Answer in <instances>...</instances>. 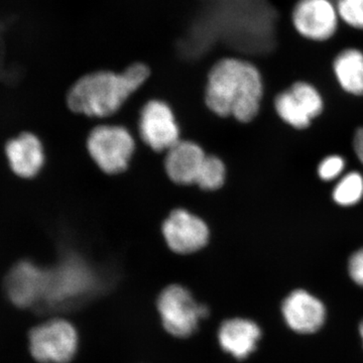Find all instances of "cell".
Segmentation results:
<instances>
[{
    "label": "cell",
    "instance_id": "e0dca14e",
    "mask_svg": "<svg viewBox=\"0 0 363 363\" xmlns=\"http://www.w3.org/2000/svg\"><path fill=\"white\" fill-rule=\"evenodd\" d=\"M334 202L339 206L350 207L362 201L363 198V176L358 172H350L336 184L332 193Z\"/></svg>",
    "mask_w": 363,
    "mask_h": 363
},
{
    "label": "cell",
    "instance_id": "52a82bcc",
    "mask_svg": "<svg viewBox=\"0 0 363 363\" xmlns=\"http://www.w3.org/2000/svg\"><path fill=\"white\" fill-rule=\"evenodd\" d=\"M291 18L301 37L317 43L332 39L341 23L334 0H298Z\"/></svg>",
    "mask_w": 363,
    "mask_h": 363
},
{
    "label": "cell",
    "instance_id": "d6986e66",
    "mask_svg": "<svg viewBox=\"0 0 363 363\" xmlns=\"http://www.w3.org/2000/svg\"><path fill=\"white\" fill-rule=\"evenodd\" d=\"M226 178V168L220 159L214 156H207L197 185L204 190H217L223 186Z\"/></svg>",
    "mask_w": 363,
    "mask_h": 363
},
{
    "label": "cell",
    "instance_id": "cb8c5ba5",
    "mask_svg": "<svg viewBox=\"0 0 363 363\" xmlns=\"http://www.w3.org/2000/svg\"><path fill=\"white\" fill-rule=\"evenodd\" d=\"M359 333H360V336H362V341H363V321L362 322V324H360V326H359Z\"/></svg>",
    "mask_w": 363,
    "mask_h": 363
},
{
    "label": "cell",
    "instance_id": "8992f818",
    "mask_svg": "<svg viewBox=\"0 0 363 363\" xmlns=\"http://www.w3.org/2000/svg\"><path fill=\"white\" fill-rule=\"evenodd\" d=\"M157 309L164 329L176 337H188L194 333L200 320L208 314L206 307L198 304L187 289L178 285L162 291Z\"/></svg>",
    "mask_w": 363,
    "mask_h": 363
},
{
    "label": "cell",
    "instance_id": "7a4b0ae2",
    "mask_svg": "<svg viewBox=\"0 0 363 363\" xmlns=\"http://www.w3.org/2000/svg\"><path fill=\"white\" fill-rule=\"evenodd\" d=\"M149 67L133 64L123 73L94 72L79 79L67 96L71 111L88 116L116 113L125 100L150 77Z\"/></svg>",
    "mask_w": 363,
    "mask_h": 363
},
{
    "label": "cell",
    "instance_id": "3957f363",
    "mask_svg": "<svg viewBox=\"0 0 363 363\" xmlns=\"http://www.w3.org/2000/svg\"><path fill=\"white\" fill-rule=\"evenodd\" d=\"M98 276L80 255L67 252L52 267H48L44 303L64 307L89 296L98 286Z\"/></svg>",
    "mask_w": 363,
    "mask_h": 363
},
{
    "label": "cell",
    "instance_id": "7402d4cb",
    "mask_svg": "<svg viewBox=\"0 0 363 363\" xmlns=\"http://www.w3.org/2000/svg\"><path fill=\"white\" fill-rule=\"evenodd\" d=\"M348 272L355 284L363 286V247L351 255L348 262Z\"/></svg>",
    "mask_w": 363,
    "mask_h": 363
},
{
    "label": "cell",
    "instance_id": "ffe728a7",
    "mask_svg": "<svg viewBox=\"0 0 363 363\" xmlns=\"http://www.w3.org/2000/svg\"><path fill=\"white\" fill-rule=\"evenodd\" d=\"M335 4L343 23L363 30V0H335Z\"/></svg>",
    "mask_w": 363,
    "mask_h": 363
},
{
    "label": "cell",
    "instance_id": "5bb4252c",
    "mask_svg": "<svg viewBox=\"0 0 363 363\" xmlns=\"http://www.w3.org/2000/svg\"><path fill=\"white\" fill-rule=\"evenodd\" d=\"M260 336L262 331L255 322L241 318L224 322L218 334L221 347L238 359H245L252 354Z\"/></svg>",
    "mask_w": 363,
    "mask_h": 363
},
{
    "label": "cell",
    "instance_id": "5b68a950",
    "mask_svg": "<svg viewBox=\"0 0 363 363\" xmlns=\"http://www.w3.org/2000/svg\"><path fill=\"white\" fill-rule=\"evenodd\" d=\"M87 145L98 167L111 175L128 169L135 152L133 136L121 126H98L91 131Z\"/></svg>",
    "mask_w": 363,
    "mask_h": 363
},
{
    "label": "cell",
    "instance_id": "44dd1931",
    "mask_svg": "<svg viewBox=\"0 0 363 363\" xmlns=\"http://www.w3.org/2000/svg\"><path fill=\"white\" fill-rule=\"evenodd\" d=\"M345 169V161L342 157L333 155L325 157L318 166V176L321 180L332 181L341 176Z\"/></svg>",
    "mask_w": 363,
    "mask_h": 363
},
{
    "label": "cell",
    "instance_id": "277c9868",
    "mask_svg": "<svg viewBox=\"0 0 363 363\" xmlns=\"http://www.w3.org/2000/svg\"><path fill=\"white\" fill-rule=\"evenodd\" d=\"M78 348V334L70 322L52 319L33 327L28 333V350L35 362L67 363Z\"/></svg>",
    "mask_w": 363,
    "mask_h": 363
},
{
    "label": "cell",
    "instance_id": "2e32d148",
    "mask_svg": "<svg viewBox=\"0 0 363 363\" xmlns=\"http://www.w3.org/2000/svg\"><path fill=\"white\" fill-rule=\"evenodd\" d=\"M274 108L281 121L297 130L309 128L313 119L292 91L286 88L274 98Z\"/></svg>",
    "mask_w": 363,
    "mask_h": 363
},
{
    "label": "cell",
    "instance_id": "ac0fdd59",
    "mask_svg": "<svg viewBox=\"0 0 363 363\" xmlns=\"http://www.w3.org/2000/svg\"><path fill=\"white\" fill-rule=\"evenodd\" d=\"M289 88L300 100L312 119L316 118L322 113L324 100L316 86L307 80H297L294 81Z\"/></svg>",
    "mask_w": 363,
    "mask_h": 363
},
{
    "label": "cell",
    "instance_id": "603a6c76",
    "mask_svg": "<svg viewBox=\"0 0 363 363\" xmlns=\"http://www.w3.org/2000/svg\"><path fill=\"white\" fill-rule=\"evenodd\" d=\"M353 149L355 155L363 164V128H358L353 138Z\"/></svg>",
    "mask_w": 363,
    "mask_h": 363
},
{
    "label": "cell",
    "instance_id": "9a60e30c",
    "mask_svg": "<svg viewBox=\"0 0 363 363\" xmlns=\"http://www.w3.org/2000/svg\"><path fill=\"white\" fill-rule=\"evenodd\" d=\"M332 72L339 87L352 96H363V51L346 48L332 62Z\"/></svg>",
    "mask_w": 363,
    "mask_h": 363
},
{
    "label": "cell",
    "instance_id": "8fae6325",
    "mask_svg": "<svg viewBox=\"0 0 363 363\" xmlns=\"http://www.w3.org/2000/svg\"><path fill=\"white\" fill-rule=\"evenodd\" d=\"M284 319L293 331L314 333L323 326L326 310L323 303L305 290H296L284 300Z\"/></svg>",
    "mask_w": 363,
    "mask_h": 363
},
{
    "label": "cell",
    "instance_id": "30bf717a",
    "mask_svg": "<svg viewBox=\"0 0 363 363\" xmlns=\"http://www.w3.org/2000/svg\"><path fill=\"white\" fill-rule=\"evenodd\" d=\"M143 142L157 152L169 150L179 143V126L168 104L152 100L145 105L140 119Z\"/></svg>",
    "mask_w": 363,
    "mask_h": 363
},
{
    "label": "cell",
    "instance_id": "4fadbf2b",
    "mask_svg": "<svg viewBox=\"0 0 363 363\" xmlns=\"http://www.w3.org/2000/svg\"><path fill=\"white\" fill-rule=\"evenodd\" d=\"M207 156L204 150L191 142H179L169 150L166 171L172 181L180 185L197 184Z\"/></svg>",
    "mask_w": 363,
    "mask_h": 363
},
{
    "label": "cell",
    "instance_id": "6da1fadb",
    "mask_svg": "<svg viewBox=\"0 0 363 363\" xmlns=\"http://www.w3.org/2000/svg\"><path fill=\"white\" fill-rule=\"evenodd\" d=\"M264 91L259 67L248 59L227 57L212 67L205 99L214 113L250 123L259 114Z\"/></svg>",
    "mask_w": 363,
    "mask_h": 363
},
{
    "label": "cell",
    "instance_id": "9c48e42d",
    "mask_svg": "<svg viewBox=\"0 0 363 363\" xmlns=\"http://www.w3.org/2000/svg\"><path fill=\"white\" fill-rule=\"evenodd\" d=\"M162 233L169 247L181 255L198 252L209 240V229L206 223L183 209L172 212L164 222Z\"/></svg>",
    "mask_w": 363,
    "mask_h": 363
},
{
    "label": "cell",
    "instance_id": "ba28073f",
    "mask_svg": "<svg viewBox=\"0 0 363 363\" xmlns=\"http://www.w3.org/2000/svg\"><path fill=\"white\" fill-rule=\"evenodd\" d=\"M48 267L30 260L14 264L4 279V291L11 304L26 309L43 304L47 290Z\"/></svg>",
    "mask_w": 363,
    "mask_h": 363
},
{
    "label": "cell",
    "instance_id": "7c38bea8",
    "mask_svg": "<svg viewBox=\"0 0 363 363\" xmlns=\"http://www.w3.org/2000/svg\"><path fill=\"white\" fill-rule=\"evenodd\" d=\"M6 155L11 171L20 178H33L45 164L44 147L39 138L30 133L11 138L6 143Z\"/></svg>",
    "mask_w": 363,
    "mask_h": 363
}]
</instances>
